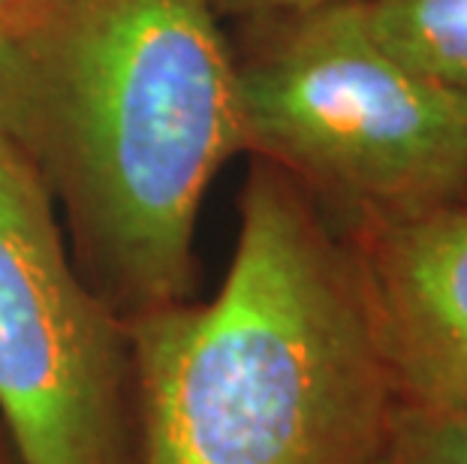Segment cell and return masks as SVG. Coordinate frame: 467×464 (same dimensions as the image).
<instances>
[{
  "instance_id": "6da1fadb",
  "label": "cell",
  "mask_w": 467,
  "mask_h": 464,
  "mask_svg": "<svg viewBox=\"0 0 467 464\" xmlns=\"http://www.w3.org/2000/svg\"><path fill=\"white\" fill-rule=\"evenodd\" d=\"M0 139L52 196L69 256L124 323L196 299V223L242 154L212 0H9Z\"/></svg>"
},
{
  "instance_id": "7a4b0ae2",
  "label": "cell",
  "mask_w": 467,
  "mask_h": 464,
  "mask_svg": "<svg viewBox=\"0 0 467 464\" xmlns=\"http://www.w3.org/2000/svg\"><path fill=\"white\" fill-rule=\"evenodd\" d=\"M127 332L139 464H371L399 407L359 251L260 157L214 299Z\"/></svg>"
},
{
  "instance_id": "3957f363",
  "label": "cell",
  "mask_w": 467,
  "mask_h": 464,
  "mask_svg": "<svg viewBox=\"0 0 467 464\" xmlns=\"http://www.w3.org/2000/svg\"><path fill=\"white\" fill-rule=\"evenodd\" d=\"M242 154L299 181L341 232L467 193V94L386 52L365 4L242 22Z\"/></svg>"
},
{
  "instance_id": "277c9868",
  "label": "cell",
  "mask_w": 467,
  "mask_h": 464,
  "mask_svg": "<svg viewBox=\"0 0 467 464\" xmlns=\"http://www.w3.org/2000/svg\"><path fill=\"white\" fill-rule=\"evenodd\" d=\"M0 428L18 464H139L127 323L78 274L52 196L4 139Z\"/></svg>"
},
{
  "instance_id": "5b68a950",
  "label": "cell",
  "mask_w": 467,
  "mask_h": 464,
  "mask_svg": "<svg viewBox=\"0 0 467 464\" xmlns=\"http://www.w3.org/2000/svg\"><path fill=\"white\" fill-rule=\"evenodd\" d=\"M401 404L467 410V193L347 232Z\"/></svg>"
},
{
  "instance_id": "8992f818",
  "label": "cell",
  "mask_w": 467,
  "mask_h": 464,
  "mask_svg": "<svg viewBox=\"0 0 467 464\" xmlns=\"http://www.w3.org/2000/svg\"><path fill=\"white\" fill-rule=\"evenodd\" d=\"M368 25L413 70L467 94V0H362Z\"/></svg>"
},
{
  "instance_id": "52a82bcc",
  "label": "cell",
  "mask_w": 467,
  "mask_h": 464,
  "mask_svg": "<svg viewBox=\"0 0 467 464\" xmlns=\"http://www.w3.org/2000/svg\"><path fill=\"white\" fill-rule=\"evenodd\" d=\"M371 464H467V410L399 401Z\"/></svg>"
},
{
  "instance_id": "ba28073f",
  "label": "cell",
  "mask_w": 467,
  "mask_h": 464,
  "mask_svg": "<svg viewBox=\"0 0 467 464\" xmlns=\"http://www.w3.org/2000/svg\"><path fill=\"white\" fill-rule=\"evenodd\" d=\"M221 18H238V22H254V18H275V15H299L311 9L335 6V4H356V0H212Z\"/></svg>"
},
{
  "instance_id": "9c48e42d",
  "label": "cell",
  "mask_w": 467,
  "mask_h": 464,
  "mask_svg": "<svg viewBox=\"0 0 467 464\" xmlns=\"http://www.w3.org/2000/svg\"><path fill=\"white\" fill-rule=\"evenodd\" d=\"M0 464H18L16 452H13V443H9L4 428H0Z\"/></svg>"
},
{
  "instance_id": "30bf717a",
  "label": "cell",
  "mask_w": 467,
  "mask_h": 464,
  "mask_svg": "<svg viewBox=\"0 0 467 464\" xmlns=\"http://www.w3.org/2000/svg\"><path fill=\"white\" fill-rule=\"evenodd\" d=\"M4 27H6V4L0 6V39H4Z\"/></svg>"
},
{
  "instance_id": "8fae6325",
  "label": "cell",
  "mask_w": 467,
  "mask_h": 464,
  "mask_svg": "<svg viewBox=\"0 0 467 464\" xmlns=\"http://www.w3.org/2000/svg\"><path fill=\"white\" fill-rule=\"evenodd\" d=\"M4 4H9V0H0V6H4Z\"/></svg>"
}]
</instances>
